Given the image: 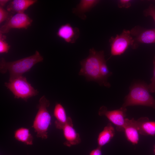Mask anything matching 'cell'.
<instances>
[{
  "mask_svg": "<svg viewBox=\"0 0 155 155\" xmlns=\"http://www.w3.org/2000/svg\"><path fill=\"white\" fill-rule=\"evenodd\" d=\"M154 70L153 76L151 79V83L148 85V88L150 92H155V59L153 60Z\"/></svg>",
  "mask_w": 155,
  "mask_h": 155,
  "instance_id": "23",
  "label": "cell"
},
{
  "mask_svg": "<svg viewBox=\"0 0 155 155\" xmlns=\"http://www.w3.org/2000/svg\"><path fill=\"white\" fill-rule=\"evenodd\" d=\"M154 59H155V57H154Z\"/></svg>",
  "mask_w": 155,
  "mask_h": 155,
  "instance_id": "28",
  "label": "cell"
},
{
  "mask_svg": "<svg viewBox=\"0 0 155 155\" xmlns=\"http://www.w3.org/2000/svg\"><path fill=\"white\" fill-rule=\"evenodd\" d=\"M5 85L13 94L14 98H21L25 101L30 98L36 95L38 93L23 76L5 82Z\"/></svg>",
  "mask_w": 155,
  "mask_h": 155,
  "instance_id": "5",
  "label": "cell"
},
{
  "mask_svg": "<svg viewBox=\"0 0 155 155\" xmlns=\"http://www.w3.org/2000/svg\"><path fill=\"white\" fill-rule=\"evenodd\" d=\"M144 14L145 16L152 17L155 22V6L153 4H150L148 7L144 10Z\"/></svg>",
  "mask_w": 155,
  "mask_h": 155,
  "instance_id": "21",
  "label": "cell"
},
{
  "mask_svg": "<svg viewBox=\"0 0 155 155\" xmlns=\"http://www.w3.org/2000/svg\"><path fill=\"white\" fill-rule=\"evenodd\" d=\"M62 130L65 139L63 143L64 145L70 147L80 143L81 140L80 135L73 128L72 120L66 124Z\"/></svg>",
  "mask_w": 155,
  "mask_h": 155,
  "instance_id": "11",
  "label": "cell"
},
{
  "mask_svg": "<svg viewBox=\"0 0 155 155\" xmlns=\"http://www.w3.org/2000/svg\"><path fill=\"white\" fill-rule=\"evenodd\" d=\"M100 73L103 81L106 83H109L107 81V78L111 75L112 72L109 71L104 58L102 60L101 63Z\"/></svg>",
  "mask_w": 155,
  "mask_h": 155,
  "instance_id": "19",
  "label": "cell"
},
{
  "mask_svg": "<svg viewBox=\"0 0 155 155\" xmlns=\"http://www.w3.org/2000/svg\"><path fill=\"white\" fill-rule=\"evenodd\" d=\"M89 155H102L101 147L98 146L96 148L92 150Z\"/></svg>",
  "mask_w": 155,
  "mask_h": 155,
  "instance_id": "25",
  "label": "cell"
},
{
  "mask_svg": "<svg viewBox=\"0 0 155 155\" xmlns=\"http://www.w3.org/2000/svg\"><path fill=\"white\" fill-rule=\"evenodd\" d=\"M104 58L103 51H98L93 48L90 49L89 55L80 61L81 67L79 75L84 76L88 81L96 82L100 85L110 87V84L104 82L100 75L101 64Z\"/></svg>",
  "mask_w": 155,
  "mask_h": 155,
  "instance_id": "1",
  "label": "cell"
},
{
  "mask_svg": "<svg viewBox=\"0 0 155 155\" xmlns=\"http://www.w3.org/2000/svg\"><path fill=\"white\" fill-rule=\"evenodd\" d=\"M43 60V57L37 51L32 55L14 61L7 62L2 58L0 62V72L4 74L8 71L9 74V81H10L22 76L23 74L30 71L35 64Z\"/></svg>",
  "mask_w": 155,
  "mask_h": 155,
  "instance_id": "2",
  "label": "cell"
},
{
  "mask_svg": "<svg viewBox=\"0 0 155 155\" xmlns=\"http://www.w3.org/2000/svg\"><path fill=\"white\" fill-rule=\"evenodd\" d=\"M127 109L121 107L119 109L108 111L106 107L102 106L99 108V115L105 116L113 124L116 126V129L118 131H123L126 123L125 117Z\"/></svg>",
  "mask_w": 155,
  "mask_h": 155,
  "instance_id": "8",
  "label": "cell"
},
{
  "mask_svg": "<svg viewBox=\"0 0 155 155\" xmlns=\"http://www.w3.org/2000/svg\"><path fill=\"white\" fill-rule=\"evenodd\" d=\"M7 10L0 6V24L6 21L11 15Z\"/></svg>",
  "mask_w": 155,
  "mask_h": 155,
  "instance_id": "22",
  "label": "cell"
},
{
  "mask_svg": "<svg viewBox=\"0 0 155 155\" xmlns=\"http://www.w3.org/2000/svg\"><path fill=\"white\" fill-rule=\"evenodd\" d=\"M56 34L59 37L63 39L66 42L73 43L78 38L80 32L78 28L74 27L67 23L60 26Z\"/></svg>",
  "mask_w": 155,
  "mask_h": 155,
  "instance_id": "10",
  "label": "cell"
},
{
  "mask_svg": "<svg viewBox=\"0 0 155 155\" xmlns=\"http://www.w3.org/2000/svg\"><path fill=\"white\" fill-rule=\"evenodd\" d=\"M53 115L56 119L55 122V126L59 129H62L66 124L72 120L70 117L67 116L65 109L59 103L56 104Z\"/></svg>",
  "mask_w": 155,
  "mask_h": 155,
  "instance_id": "14",
  "label": "cell"
},
{
  "mask_svg": "<svg viewBox=\"0 0 155 155\" xmlns=\"http://www.w3.org/2000/svg\"><path fill=\"white\" fill-rule=\"evenodd\" d=\"M131 2L130 0H119L118 3V7L119 8H129L131 5Z\"/></svg>",
  "mask_w": 155,
  "mask_h": 155,
  "instance_id": "24",
  "label": "cell"
},
{
  "mask_svg": "<svg viewBox=\"0 0 155 155\" xmlns=\"http://www.w3.org/2000/svg\"><path fill=\"white\" fill-rule=\"evenodd\" d=\"M109 41L111 56L121 55L130 46L134 48V39L129 30L124 29L120 34L111 37Z\"/></svg>",
  "mask_w": 155,
  "mask_h": 155,
  "instance_id": "6",
  "label": "cell"
},
{
  "mask_svg": "<svg viewBox=\"0 0 155 155\" xmlns=\"http://www.w3.org/2000/svg\"><path fill=\"white\" fill-rule=\"evenodd\" d=\"M114 127L108 123L99 134L97 138L98 146L101 147L109 143L115 135Z\"/></svg>",
  "mask_w": 155,
  "mask_h": 155,
  "instance_id": "17",
  "label": "cell"
},
{
  "mask_svg": "<svg viewBox=\"0 0 155 155\" xmlns=\"http://www.w3.org/2000/svg\"><path fill=\"white\" fill-rule=\"evenodd\" d=\"M10 0H0V6L3 7L5 6V4Z\"/></svg>",
  "mask_w": 155,
  "mask_h": 155,
  "instance_id": "26",
  "label": "cell"
},
{
  "mask_svg": "<svg viewBox=\"0 0 155 155\" xmlns=\"http://www.w3.org/2000/svg\"><path fill=\"white\" fill-rule=\"evenodd\" d=\"M36 0H13L10 1L7 7L9 12L14 13H24L29 7L37 1Z\"/></svg>",
  "mask_w": 155,
  "mask_h": 155,
  "instance_id": "15",
  "label": "cell"
},
{
  "mask_svg": "<svg viewBox=\"0 0 155 155\" xmlns=\"http://www.w3.org/2000/svg\"><path fill=\"white\" fill-rule=\"evenodd\" d=\"M126 137L127 140L132 144H137L139 140V132L133 122V118L129 119H126V123L124 127Z\"/></svg>",
  "mask_w": 155,
  "mask_h": 155,
  "instance_id": "13",
  "label": "cell"
},
{
  "mask_svg": "<svg viewBox=\"0 0 155 155\" xmlns=\"http://www.w3.org/2000/svg\"><path fill=\"white\" fill-rule=\"evenodd\" d=\"M6 37L0 33V53H7L10 49V46L6 40Z\"/></svg>",
  "mask_w": 155,
  "mask_h": 155,
  "instance_id": "20",
  "label": "cell"
},
{
  "mask_svg": "<svg viewBox=\"0 0 155 155\" xmlns=\"http://www.w3.org/2000/svg\"><path fill=\"white\" fill-rule=\"evenodd\" d=\"M50 104L49 101L45 96L40 98L37 106L38 110L32 126L36 133V136L42 139L48 138L47 131L51 124V117L47 109Z\"/></svg>",
  "mask_w": 155,
  "mask_h": 155,
  "instance_id": "4",
  "label": "cell"
},
{
  "mask_svg": "<svg viewBox=\"0 0 155 155\" xmlns=\"http://www.w3.org/2000/svg\"><path fill=\"white\" fill-rule=\"evenodd\" d=\"M98 0H81L75 8L73 9V12L81 19L86 18L84 13L89 11L100 2Z\"/></svg>",
  "mask_w": 155,
  "mask_h": 155,
  "instance_id": "16",
  "label": "cell"
},
{
  "mask_svg": "<svg viewBox=\"0 0 155 155\" xmlns=\"http://www.w3.org/2000/svg\"><path fill=\"white\" fill-rule=\"evenodd\" d=\"M148 85L142 83L134 84L130 88V91L124 100L122 107L142 105L155 109V99L150 95Z\"/></svg>",
  "mask_w": 155,
  "mask_h": 155,
  "instance_id": "3",
  "label": "cell"
},
{
  "mask_svg": "<svg viewBox=\"0 0 155 155\" xmlns=\"http://www.w3.org/2000/svg\"><path fill=\"white\" fill-rule=\"evenodd\" d=\"M134 41V49H136L140 43H155V28L147 29L135 26L130 31Z\"/></svg>",
  "mask_w": 155,
  "mask_h": 155,
  "instance_id": "9",
  "label": "cell"
},
{
  "mask_svg": "<svg viewBox=\"0 0 155 155\" xmlns=\"http://www.w3.org/2000/svg\"><path fill=\"white\" fill-rule=\"evenodd\" d=\"M133 122L139 133L144 135H155V121H150L147 117H141Z\"/></svg>",
  "mask_w": 155,
  "mask_h": 155,
  "instance_id": "12",
  "label": "cell"
},
{
  "mask_svg": "<svg viewBox=\"0 0 155 155\" xmlns=\"http://www.w3.org/2000/svg\"><path fill=\"white\" fill-rule=\"evenodd\" d=\"M32 20L24 13L11 15L3 25L0 27V33H8L12 29H27L30 26Z\"/></svg>",
  "mask_w": 155,
  "mask_h": 155,
  "instance_id": "7",
  "label": "cell"
},
{
  "mask_svg": "<svg viewBox=\"0 0 155 155\" xmlns=\"http://www.w3.org/2000/svg\"><path fill=\"white\" fill-rule=\"evenodd\" d=\"M14 137L17 140L28 145L33 144V137L27 128L21 127L15 131Z\"/></svg>",
  "mask_w": 155,
  "mask_h": 155,
  "instance_id": "18",
  "label": "cell"
},
{
  "mask_svg": "<svg viewBox=\"0 0 155 155\" xmlns=\"http://www.w3.org/2000/svg\"><path fill=\"white\" fill-rule=\"evenodd\" d=\"M154 152L155 154V146L154 147Z\"/></svg>",
  "mask_w": 155,
  "mask_h": 155,
  "instance_id": "27",
  "label": "cell"
}]
</instances>
